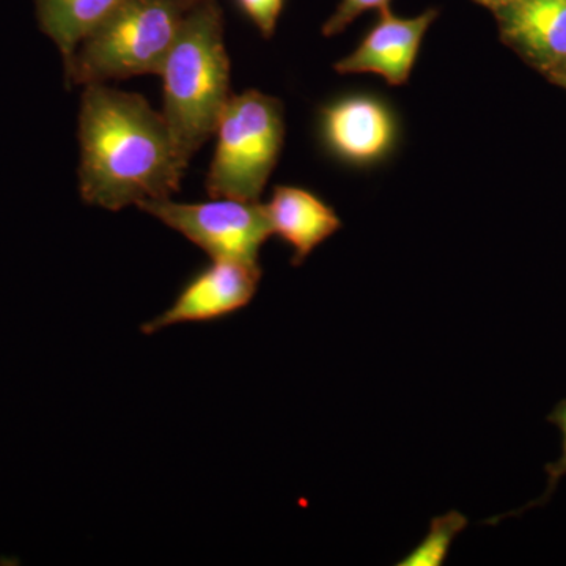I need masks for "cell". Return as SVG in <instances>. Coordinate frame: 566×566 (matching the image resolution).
Returning a JSON list of instances; mask_svg holds the SVG:
<instances>
[{"mask_svg": "<svg viewBox=\"0 0 566 566\" xmlns=\"http://www.w3.org/2000/svg\"><path fill=\"white\" fill-rule=\"evenodd\" d=\"M80 142V191L85 203L118 211L180 191L188 166L164 115L137 93L85 85Z\"/></svg>", "mask_w": 566, "mask_h": 566, "instance_id": "1", "label": "cell"}, {"mask_svg": "<svg viewBox=\"0 0 566 566\" xmlns=\"http://www.w3.org/2000/svg\"><path fill=\"white\" fill-rule=\"evenodd\" d=\"M163 115L186 166L216 134L232 98L223 17L216 0H197L182 21L161 74Z\"/></svg>", "mask_w": 566, "mask_h": 566, "instance_id": "2", "label": "cell"}, {"mask_svg": "<svg viewBox=\"0 0 566 566\" xmlns=\"http://www.w3.org/2000/svg\"><path fill=\"white\" fill-rule=\"evenodd\" d=\"M197 0H125L77 48L69 85L106 84L161 74L186 14Z\"/></svg>", "mask_w": 566, "mask_h": 566, "instance_id": "3", "label": "cell"}, {"mask_svg": "<svg viewBox=\"0 0 566 566\" xmlns=\"http://www.w3.org/2000/svg\"><path fill=\"white\" fill-rule=\"evenodd\" d=\"M216 136L218 145L207 175L211 199L260 202L285 137L282 103L259 91L232 95Z\"/></svg>", "mask_w": 566, "mask_h": 566, "instance_id": "4", "label": "cell"}, {"mask_svg": "<svg viewBox=\"0 0 566 566\" xmlns=\"http://www.w3.org/2000/svg\"><path fill=\"white\" fill-rule=\"evenodd\" d=\"M175 232L188 238L211 260L259 263L260 249L273 234L264 205L234 199L178 203L170 199L137 205Z\"/></svg>", "mask_w": 566, "mask_h": 566, "instance_id": "5", "label": "cell"}, {"mask_svg": "<svg viewBox=\"0 0 566 566\" xmlns=\"http://www.w3.org/2000/svg\"><path fill=\"white\" fill-rule=\"evenodd\" d=\"M262 281L259 263L211 260L205 270L186 282L174 304L142 326L151 335L170 326L211 323L240 312L251 304Z\"/></svg>", "mask_w": 566, "mask_h": 566, "instance_id": "6", "label": "cell"}, {"mask_svg": "<svg viewBox=\"0 0 566 566\" xmlns=\"http://www.w3.org/2000/svg\"><path fill=\"white\" fill-rule=\"evenodd\" d=\"M438 14V10L431 9L416 18H400L390 9L381 11L359 46L335 63V71L378 74L389 85H405L415 70L424 33Z\"/></svg>", "mask_w": 566, "mask_h": 566, "instance_id": "7", "label": "cell"}, {"mask_svg": "<svg viewBox=\"0 0 566 566\" xmlns=\"http://www.w3.org/2000/svg\"><path fill=\"white\" fill-rule=\"evenodd\" d=\"M502 41L553 76L566 71V0H505L493 11Z\"/></svg>", "mask_w": 566, "mask_h": 566, "instance_id": "8", "label": "cell"}, {"mask_svg": "<svg viewBox=\"0 0 566 566\" xmlns=\"http://www.w3.org/2000/svg\"><path fill=\"white\" fill-rule=\"evenodd\" d=\"M323 132L335 155L348 163L370 164L390 151L397 125L385 103L359 95L326 107Z\"/></svg>", "mask_w": 566, "mask_h": 566, "instance_id": "9", "label": "cell"}, {"mask_svg": "<svg viewBox=\"0 0 566 566\" xmlns=\"http://www.w3.org/2000/svg\"><path fill=\"white\" fill-rule=\"evenodd\" d=\"M264 210L273 234L292 245L294 266H301L319 244L342 229L333 207L296 186H277Z\"/></svg>", "mask_w": 566, "mask_h": 566, "instance_id": "10", "label": "cell"}, {"mask_svg": "<svg viewBox=\"0 0 566 566\" xmlns=\"http://www.w3.org/2000/svg\"><path fill=\"white\" fill-rule=\"evenodd\" d=\"M123 2L125 0H35L40 29L57 44L65 71L82 41Z\"/></svg>", "mask_w": 566, "mask_h": 566, "instance_id": "11", "label": "cell"}, {"mask_svg": "<svg viewBox=\"0 0 566 566\" xmlns=\"http://www.w3.org/2000/svg\"><path fill=\"white\" fill-rule=\"evenodd\" d=\"M468 526V517L460 512H449L433 517L430 531L411 553L398 562L400 566H439L444 564L450 547L461 532Z\"/></svg>", "mask_w": 566, "mask_h": 566, "instance_id": "12", "label": "cell"}, {"mask_svg": "<svg viewBox=\"0 0 566 566\" xmlns=\"http://www.w3.org/2000/svg\"><path fill=\"white\" fill-rule=\"evenodd\" d=\"M392 0H340L333 17L323 25L324 36L338 35L356 21L365 11H385L390 9Z\"/></svg>", "mask_w": 566, "mask_h": 566, "instance_id": "13", "label": "cell"}, {"mask_svg": "<svg viewBox=\"0 0 566 566\" xmlns=\"http://www.w3.org/2000/svg\"><path fill=\"white\" fill-rule=\"evenodd\" d=\"M264 39H271L277 28L285 0H238Z\"/></svg>", "mask_w": 566, "mask_h": 566, "instance_id": "14", "label": "cell"}, {"mask_svg": "<svg viewBox=\"0 0 566 566\" xmlns=\"http://www.w3.org/2000/svg\"><path fill=\"white\" fill-rule=\"evenodd\" d=\"M551 420L560 428L562 433H564V455H562L558 463L549 465V475H551V488L556 485L557 480L560 479L562 475L566 474V401L564 403L558 405L556 411L551 416Z\"/></svg>", "mask_w": 566, "mask_h": 566, "instance_id": "15", "label": "cell"}, {"mask_svg": "<svg viewBox=\"0 0 566 566\" xmlns=\"http://www.w3.org/2000/svg\"><path fill=\"white\" fill-rule=\"evenodd\" d=\"M472 2L479 3V6L485 7V9L494 11L505 0H472Z\"/></svg>", "mask_w": 566, "mask_h": 566, "instance_id": "16", "label": "cell"}, {"mask_svg": "<svg viewBox=\"0 0 566 566\" xmlns=\"http://www.w3.org/2000/svg\"><path fill=\"white\" fill-rule=\"evenodd\" d=\"M553 80H556L560 82L562 85H565L566 87V73L565 74H557V76H554Z\"/></svg>", "mask_w": 566, "mask_h": 566, "instance_id": "17", "label": "cell"}, {"mask_svg": "<svg viewBox=\"0 0 566 566\" xmlns=\"http://www.w3.org/2000/svg\"><path fill=\"white\" fill-rule=\"evenodd\" d=\"M565 73H566V71H565ZM565 73H560V74H565ZM556 76H557V74H556ZM553 77H554V76H553Z\"/></svg>", "mask_w": 566, "mask_h": 566, "instance_id": "18", "label": "cell"}]
</instances>
